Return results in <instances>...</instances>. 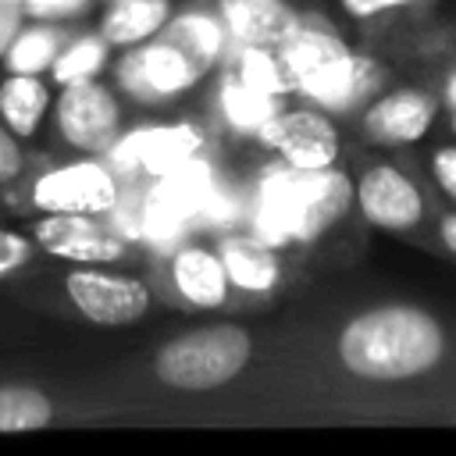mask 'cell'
Masks as SVG:
<instances>
[{"label": "cell", "instance_id": "6da1fadb", "mask_svg": "<svg viewBox=\"0 0 456 456\" xmlns=\"http://www.w3.org/2000/svg\"><path fill=\"white\" fill-rule=\"evenodd\" d=\"M449 356L445 324L413 303H385L356 314L338 335V360L360 381H413Z\"/></svg>", "mask_w": 456, "mask_h": 456}, {"label": "cell", "instance_id": "7a4b0ae2", "mask_svg": "<svg viewBox=\"0 0 456 456\" xmlns=\"http://www.w3.org/2000/svg\"><path fill=\"white\" fill-rule=\"evenodd\" d=\"M274 53L292 93L310 96L328 114L360 110L381 93V68L324 28L299 25L281 46H274Z\"/></svg>", "mask_w": 456, "mask_h": 456}, {"label": "cell", "instance_id": "3957f363", "mask_svg": "<svg viewBox=\"0 0 456 456\" xmlns=\"http://www.w3.org/2000/svg\"><path fill=\"white\" fill-rule=\"evenodd\" d=\"M353 207V178L338 167L278 171L264 178L256 228L264 242H314L331 232Z\"/></svg>", "mask_w": 456, "mask_h": 456}, {"label": "cell", "instance_id": "277c9868", "mask_svg": "<svg viewBox=\"0 0 456 456\" xmlns=\"http://www.w3.org/2000/svg\"><path fill=\"white\" fill-rule=\"evenodd\" d=\"M253 353V338L239 324H210L185 331L160 346L153 367L157 378L182 392H207L232 381Z\"/></svg>", "mask_w": 456, "mask_h": 456}, {"label": "cell", "instance_id": "5b68a950", "mask_svg": "<svg viewBox=\"0 0 456 456\" xmlns=\"http://www.w3.org/2000/svg\"><path fill=\"white\" fill-rule=\"evenodd\" d=\"M353 203L370 228L403 239H417L431 214L428 189L395 160L367 164L353 182Z\"/></svg>", "mask_w": 456, "mask_h": 456}, {"label": "cell", "instance_id": "8992f818", "mask_svg": "<svg viewBox=\"0 0 456 456\" xmlns=\"http://www.w3.org/2000/svg\"><path fill=\"white\" fill-rule=\"evenodd\" d=\"M442 110L445 107H442L435 86L406 82L395 89H381L360 107V135L378 150L417 146L420 139L431 135Z\"/></svg>", "mask_w": 456, "mask_h": 456}, {"label": "cell", "instance_id": "52a82bcc", "mask_svg": "<svg viewBox=\"0 0 456 456\" xmlns=\"http://www.w3.org/2000/svg\"><path fill=\"white\" fill-rule=\"evenodd\" d=\"M256 139L267 150H274L285 167H296V171L335 167L338 157H342L338 125L317 103L314 107H289V110L271 114L256 128Z\"/></svg>", "mask_w": 456, "mask_h": 456}, {"label": "cell", "instance_id": "ba28073f", "mask_svg": "<svg viewBox=\"0 0 456 456\" xmlns=\"http://www.w3.org/2000/svg\"><path fill=\"white\" fill-rule=\"evenodd\" d=\"M57 128L75 150L103 153L121 139V107L100 82L75 78L57 96Z\"/></svg>", "mask_w": 456, "mask_h": 456}, {"label": "cell", "instance_id": "9c48e42d", "mask_svg": "<svg viewBox=\"0 0 456 456\" xmlns=\"http://www.w3.org/2000/svg\"><path fill=\"white\" fill-rule=\"evenodd\" d=\"M114 175L93 160L53 167L32 189V203L46 214H103L114 207Z\"/></svg>", "mask_w": 456, "mask_h": 456}, {"label": "cell", "instance_id": "30bf717a", "mask_svg": "<svg viewBox=\"0 0 456 456\" xmlns=\"http://www.w3.org/2000/svg\"><path fill=\"white\" fill-rule=\"evenodd\" d=\"M71 303L93 324H135L150 310V289L135 278L100 274V271H71L64 278Z\"/></svg>", "mask_w": 456, "mask_h": 456}, {"label": "cell", "instance_id": "8fae6325", "mask_svg": "<svg viewBox=\"0 0 456 456\" xmlns=\"http://www.w3.org/2000/svg\"><path fill=\"white\" fill-rule=\"evenodd\" d=\"M210 200V167L203 160H185L160 175V185L150 192V203L142 210V221L153 235L178 232L182 221H189L203 203Z\"/></svg>", "mask_w": 456, "mask_h": 456}, {"label": "cell", "instance_id": "7c38bea8", "mask_svg": "<svg viewBox=\"0 0 456 456\" xmlns=\"http://www.w3.org/2000/svg\"><path fill=\"white\" fill-rule=\"evenodd\" d=\"M36 242L61 260L103 264L121 256V239L93 221V214H50L36 224Z\"/></svg>", "mask_w": 456, "mask_h": 456}, {"label": "cell", "instance_id": "4fadbf2b", "mask_svg": "<svg viewBox=\"0 0 456 456\" xmlns=\"http://www.w3.org/2000/svg\"><path fill=\"white\" fill-rule=\"evenodd\" d=\"M200 146V135L189 125H157L139 128L114 142V160L121 167H135L146 175H167L171 167L185 164Z\"/></svg>", "mask_w": 456, "mask_h": 456}, {"label": "cell", "instance_id": "5bb4252c", "mask_svg": "<svg viewBox=\"0 0 456 456\" xmlns=\"http://www.w3.org/2000/svg\"><path fill=\"white\" fill-rule=\"evenodd\" d=\"M203 71L182 53L175 50L167 39H157L153 46L139 50V53H128L125 64H121V78L132 93H142V96H175V93H185Z\"/></svg>", "mask_w": 456, "mask_h": 456}, {"label": "cell", "instance_id": "9a60e30c", "mask_svg": "<svg viewBox=\"0 0 456 456\" xmlns=\"http://www.w3.org/2000/svg\"><path fill=\"white\" fill-rule=\"evenodd\" d=\"M224 25L246 46H281L303 21L285 0H221Z\"/></svg>", "mask_w": 456, "mask_h": 456}, {"label": "cell", "instance_id": "2e32d148", "mask_svg": "<svg viewBox=\"0 0 456 456\" xmlns=\"http://www.w3.org/2000/svg\"><path fill=\"white\" fill-rule=\"evenodd\" d=\"M171 281L192 306H221L228 299L224 260L203 246H182L171 260Z\"/></svg>", "mask_w": 456, "mask_h": 456}, {"label": "cell", "instance_id": "e0dca14e", "mask_svg": "<svg viewBox=\"0 0 456 456\" xmlns=\"http://www.w3.org/2000/svg\"><path fill=\"white\" fill-rule=\"evenodd\" d=\"M221 260H224L228 281L246 292H271L281 274L278 256L256 239H224Z\"/></svg>", "mask_w": 456, "mask_h": 456}, {"label": "cell", "instance_id": "ac0fdd59", "mask_svg": "<svg viewBox=\"0 0 456 456\" xmlns=\"http://www.w3.org/2000/svg\"><path fill=\"white\" fill-rule=\"evenodd\" d=\"M167 14H171L167 0H121L107 11L100 32H103L107 43L132 46V43H142V39L157 36L164 28Z\"/></svg>", "mask_w": 456, "mask_h": 456}, {"label": "cell", "instance_id": "d6986e66", "mask_svg": "<svg viewBox=\"0 0 456 456\" xmlns=\"http://www.w3.org/2000/svg\"><path fill=\"white\" fill-rule=\"evenodd\" d=\"M50 93L36 75H14L0 86V114L14 135H32L39 128V118L46 114Z\"/></svg>", "mask_w": 456, "mask_h": 456}, {"label": "cell", "instance_id": "ffe728a7", "mask_svg": "<svg viewBox=\"0 0 456 456\" xmlns=\"http://www.w3.org/2000/svg\"><path fill=\"white\" fill-rule=\"evenodd\" d=\"M160 39H167L175 50H182L203 75L221 53V28L210 14H182L171 21V28H164Z\"/></svg>", "mask_w": 456, "mask_h": 456}, {"label": "cell", "instance_id": "44dd1931", "mask_svg": "<svg viewBox=\"0 0 456 456\" xmlns=\"http://www.w3.org/2000/svg\"><path fill=\"white\" fill-rule=\"evenodd\" d=\"M53 420V403L28 385H0V435L39 431Z\"/></svg>", "mask_w": 456, "mask_h": 456}, {"label": "cell", "instance_id": "7402d4cb", "mask_svg": "<svg viewBox=\"0 0 456 456\" xmlns=\"http://www.w3.org/2000/svg\"><path fill=\"white\" fill-rule=\"evenodd\" d=\"M274 100H278V96L260 93V89H249V86H242L239 78L228 82V86H224V96H221L224 118H228L239 132H256L271 114H278V103H274Z\"/></svg>", "mask_w": 456, "mask_h": 456}, {"label": "cell", "instance_id": "603a6c76", "mask_svg": "<svg viewBox=\"0 0 456 456\" xmlns=\"http://www.w3.org/2000/svg\"><path fill=\"white\" fill-rule=\"evenodd\" d=\"M57 46H61V36L53 28H28V32H21V36L11 39V46H7V68L14 75H36V71H43V68L53 64Z\"/></svg>", "mask_w": 456, "mask_h": 456}, {"label": "cell", "instance_id": "cb8c5ba5", "mask_svg": "<svg viewBox=\"0 0 456 456\" xmlns=\"http://www.w3.org/2000/svg\"><path fill=\"white\" fill-rule=\"evenodd\" d=\"M239 82L249 86V89H260V93H271V96H285L292 93L285 71H281V61L274 50L267 46H249L242 64H239Z\"/></svg>", "mask_w": 456, "mask_h": 456}, {"label": "cell", "instance_id": "d4e9b609", "mask_svg": "<svg viewBox=\"0 0 456 456\" xmlns=\"http://www.w3.org/2000/svg\"><path fill=\"white\" fill-rule=\"evenodd\" d=\"M103 53H107V39H78L71 43L64 53L53 57V78L64 86V82H75V78H93V71L103 64Z\"/></svg>", "mask_w": 456, "mask_h": 456}, {"label": "cell", "instance_id": "484cf974", "mask_svg": "<svg viewBox=\"0 0 456 456\" xmlns=\"http://www.w3.org/2000/svg\"><path fill=\"white\" fill-rule=\"evenodd\" d=\"M442 0H342V11L353 21H378L388 14H413V11H428Z\"/></svg>", "mask_w": 456, "mask_h": 456}, {"label": "cell", "instance_id": "4316f807", "mask_svg": "<svg viewBox=\"0 0 456 456\" xmlns=\"http://www.w3.org/2000/svg\"><path fill=\"white\" fill-rule=\"evenodd\" d=\"M428 178L438 189V196L456 207V142H442L428 157Z\"/></svg>", "mask_w": 456, "mask_h": 456}, {"label": "cell", "instance_id": "83f0119b", "mask_svg": "<svg viewBox=\"0 0 456 456\" xmlns=\"http://www.w3.org/2000/svg\"><path fill=\"white\" fill-rule=\"evenodd\" d=\"M28 256H32L28 239H25V235H18V232L0 228V274H11V271H14V267H21Z\"/></svg>", "mask_w": 456, "mask_h": 456}, {"label": "cell", "instance_id": "f1b7e54d", "mask_svg": "<svg viewBox=\"0 0 456 456\" xmlns=\"http://www.w3.org/2000/svg\"><path fill=\"white\" fill-rule=\"evenodd\" d=\"M21 171V150L11 128H0V182H11Z\"/></svg>", "mask_w": 456, "mask_h": 456}, {"label": "cell", "instance_id": "f546056e", "mask_svg": "<svg viewBox=\"0 0 456 456\" xmlns=\"http://www.w3.org/2000/svg\"><path fill=\"white\" fill-rule=\"evenodd\" d=\"M18 21H21V4L0 0V53L11 46V39L18 32Z\"/></svg>", "mask_w": 456, "mask_h": 456}, {"label": "cell", "instance_id": "4dcf8cb0", "mask_svg": "<svg viewBox=\"0 0 456 456\" xmlns=\"http://www.w3.org/2000/svg\"><path fill=\"white\" fill-rule=\"evenodd\" d=\"M435 93H438V100H442L445 110L456 107V57L445 61V68L438 71V86H435Z\"/></svg>", "mask_w": 456, "mask_h": 456}, {"label": "cell", "instance_id": "1f68e13d", "mask_svg": "<svg viewBox=\"0 0 456 456\" xmlns=\"http://www.w3.org/2000/svg\"><path fill=\"white\" fill-rule=\"evenodd\" d=\"M435 232H438V246H442V249H449V253L456 256V207H449V210H438Z\"/></svg>", "mask_w": 456, "mask_h": 456}, {"label": "cell", "instance_id": "d6a6232c", "mask_svg": "<svg viewBox=\"0 0 456 456\" xmlns=\"http://www.w3.org/2000/svg\"><path fill=\"white\" fill-rule=\"evenodd\" d=\"M82 0H25V7L32 11V14H68V11H75Z\"/></svg>", "mask_w": 456, "mask_h": 456}, {"label": "cell", "instance_id": "836d02e7", "mask_svg": "<svg viewBox=\"0 0 456 456\" xmlns=\"http://www.w3.org/2000/svg\"><path fill=\"white\" fill-rule=\"evenodd\" d=\"M445 114H449V118H445V125H449V135L456 139V107H452V110H445Z\"/></svg>", "mask_w": 456, "mask_h": 456}, {"label": "cell", "instance_id": "e575fe53", "mask_svg": "<svg viewBox=\"0 0 456 456\" xmlns=\"http://www.w3.org/2000/svg\"><path fill=\"white\" fill-rule=\"evenodd\" d=\"M11 4H21V7H25V0H11Z\"/></svg>", "mask_w": 456, "mask_h": 456}]
</instances>
